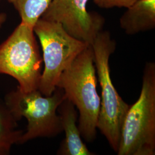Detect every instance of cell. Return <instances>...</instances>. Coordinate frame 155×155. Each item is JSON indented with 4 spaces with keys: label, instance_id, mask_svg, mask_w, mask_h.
Segmentation results:
<instances>
[{
    "label": "cell",
    "instance_id": "6da1fadb",
    "mask_svg": "<svg viewBox=\"0 0 155 155\" xmlns=\"http://www.w3.org/2000/svg\"><path fill=\"white\" fill-rule=\"evenodd\" d=\"M97 81L94 53L89 45L62 72L56 86L63 90L67 99L77 108L78 127L87 142L94 140L97 134L101 105Z\"/></svg>",
    "mask_w": 155,
    "mask_h": 155
},
{
    "label": "cell",
    "instance_id": "7a4b0ae2",
    "mask_svg": "<svg viewBox=\"0 0 155 155\" xmlns=\"http://www.w3.org/2000/svg\"><path fill=\"white\" fill-rule=\"evenodd\" d=\"M118 155H155V64L147 62L138 100L122 124Z\"/></svg>",
    "mask_w": 155,
    "mask_h": 155
},
{
    "label": "cell",
    "instance_id": "3957f363",
    "mask_svg": "<svg viewBox=\"0 0 155 155\" xmlns=\"http://www.w3.org/2000/svg\"><path fill=\"white\" fill-rule=\"evenodd\" d=\"M94 63L101 89V100L97 127L111 148L117 152L122 124L130 106L118 94L110 77L109 59L116 48L110 33L102 30L92 44Z\"/></svg>",
    "mask_w": 155,
    "mask_h": 155
},
{
    "label": "cell",
    "instance_id": "277c9868",
    "mask_svg": "<svg viewBox=\"0 0 155 155\" xmlns=\"http://www.w3.org/2000/svg\"><path fill=\"white\" fill-rule=\"evenodd\" d=\"M66 98L63 89L56 87L50 96H45L39 90L23 92L17 87L6 94L4 101L17 121L27 119V129L18 144L38 137H54L63 132L58 107Z\"/></svg>",
    "mask_w": 155,
    "mask_h": 155
},
{
    "label": "cell",
    "instance_id": "5b68a950",
    "mask_svg": "<svg viewBox=\"0 0 155 155\" xmlns=\"http://www.w3.org/2000/svg\"><path fill=\"white\" fill-rule=\"evenodd\" d=\"M33 31L43 51L44 70L39 90L45 96L55 91L62 72L89 44L76 39L67 32L61 24L40 18Z\"/></svg>",
    "mask_w": 155,
    "mask_h": 155
},
{
    "label": "cell",
    "instance_id": "8992f818",
    "mask_svg": "<svg viewBox=\"0 0 155 155\" xmlns=\"http://www.w3.org/2000/svg\"><path fill=\"white\" fill-rule=\"evenodd\" d=\"M43 62L33 28L23 22L0 45V74L14 78L23 92L39 90Z\"/></svg>",
    "mask_w": 155,
    "mask_h": 155
},
{
    "label": "cell",
    "instance_id": "52a82bcc",
    "mask_svg": "<svg viewBox=\"0 0 155 155\" xmlns=\"http://www.w3.org/2000/svg\"><path fill=\"white\" fill-rule=\"evenodd\" d=\"M89 0H52L41 18L61 24L72 37L91 45L102 30L104 18L87 11Z\"/></svg>",
    "mask_w": 155,
    "mask_h": 155
},
{
    "label": "cell",
    "instance_id": "ba28073f",
    "mask_svg": "<svg viewBox=\"0 0 155 155\" xmlns=\"http://www.w3.org/2000/svg\"><path fill=\"white\" fill-rule=\"evenodd\" d=\"M65 139L61 142L58 154L61 155H93L82 140L77 122L75 106L66 98L58 107Z\"/></svg>",
    "mask_w": 155,
    "mask_h": 155
},
{
    "label": "cell",
    "instance_id": "9c48e42d",
    "mask_svg": "<svg viewBox=\"0 0 155 155\" xmlns=\"http://www.w3.org/2000/svg\"><path fill=\"white\" fill-rule=\"evenodd\" d=\"M120 18L125 32L133 35L155 28V0H137Z\"/></svg>",
    "mask_w": 155,
    "mask_h": 155
},
{
    "label": "cell",
    "instance_id": "30bf717a",
    "mask_svg": "<svg viewBox=\"0 0 155 155\" xmlns=\"http://www.w3.org/2000/svg\"><path fill=\"white\" fill-rule=\"evenodd\" d=\"M17 121L0 98V155H9L12 147L18 144L24 131L18 130Z\"/></svg>",
    "mask_w": 155,
    "mask_h": 155
},
{
    "label": "cell",
    "instance_id": "8fae6325",
    "mask_svg": "<svg viewBox=\"0 0 155 155\" xmlns=\"http://www.w3.org/2000/svg\"><path fill=\"white\" fill-rule=\"evenodd\" d=\"M15 7L21 21L33 28L52 0H7Z\"/></svg>",
    "mask_w": 155,
    "mask_h": 155
},
{
    "label": "cell",
    "instance_id": "7c38bea8",
    "mask_svg": "<svg viewBox=\"0 0 155 155\" xmlns=\"http://www.w3.org/2000/svg\"><path fill=\"white\" fill-rule=\"evenodd\" d=\"M95 4L98 7L104 9L113 8H127L137 0H93Z\"/></svg>",
    "mask_w": 155,
    "mask_h": 155
},
{
    "label": "cell",
    "instance_id": "4fadbf2b",
    "mask_svg": "<svg viewBox=\"0 0 155 155\" xmlns=\"http://www.w3.org/2000/svg\"><path fill=\"white\" fill-rule=\"evenodd\" d=\"M7 19V15L5 13H0V29L2 28Z\"/></svg>",
    "mask_w": 155,
    "mask_h": 155
}]
</instances>
